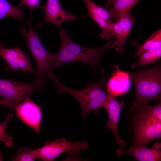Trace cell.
I'll return each instance as SVG.
<instances>
[{
	"instance_id": "6da1fadb",
	"label": "cell",
	"mask_w": 161,
	"mask_h": 161,
	"mask_svg": "<svg viewBox=\"0 0 161 161\" xmlns=\"http://www.w3.org/2000/svg\"><path fill=\"white\" fill-rule=\"evenodd\" d=\"M61 46L56 59L52 64L51 71L63 65L72 62H80L89 65L94 74L97 69L100 68L98 63L101 56L106 50L113 48V43L110 42L97 49H91L75 43L68 37L66 31L59 29Z\"/></svg>"
},
{
	"instance_id": "7a4b0ae2",
	"label": "cell",
	"mask_w": 161,
	"mask_h": 161,
	"mask_svg": "<svg viewBox=\"0 0 161 161\" xmlns=\"http://www.w3.org/2000/svg\"><path fill=\"white\" fill-rule=\"evenodd\" d=\"M101 71L103 77L100 81L96 83L89 82L86 88L79 90L65 86L60 82L57 76L53 77L54 84L56 87L58 93L70 94L79 102L81 108L80 115L83 119L89 112L97 115L108 100V95L103 87L106 82L104 72L103 69Z\"/></svg>"
},
{
	"instance_id": "3957f363",
	"label": "cell",
	"mask_w": 161,
	"mask_h": 161,
	"mask_svg": "<svg viewBox=\"0 0 161 161\" xmlns=\"http://www.w3.org/2000/svg\"><path fill=\"white\" fill-rule=\"evenodd\" d=\"M148 104L131 106L129 112V127L134 134L131 146L145 145L161 137V120L149 113Z\"/></svg>"
},
{
	"instance_id": "277c9868",
	"label": "cell",
	"mask_w": 161,
	"mask_h": 161,
	"mask_svg": "<svg viewBox=\"0 0 161 161\" xmlns=\"http://www.w3.org/2000/svg\"><path fill=\"white\" fill-rule=\"evenodd\" d=\"M134 84L136 97L132 106L148 104L151 100L161 101V64L129 73Z\"/></svg>"
},
{
	"instance_id": "5b68a950",
	"label": "cell",
	"mask_w": 161,
	"mask_h": 161,
	"mask_svg": "<svg viewBox=\"0 0 161 161\" xmlns=\"http://www.w3.org/2000/svg\"><path fill=\"white\" fill-rule=\"evenodd\" d=\"M45 75L38 76L32 82L22 83L12 79H0V95L11 105L9 109L12 112L14 108L26 99L34 92L43 90L46 83Z\"/></svg>"
},
{
	"instance_id": "8992f818",
	"label": "cell",
	"mask_w": 161,
	"mask_h": 161,
	"mask_svg": "<svg viewBox=\"0 0 161 161\" xmlns=\"http://www.w3.org/2000/svg\"><path fill=\"white\" fill-rule=\"evenodd\" d=\"M88 143L85 141L72 142L62 137L51 142L47 141L44 145L35 149L37 159L44 161H52L61 154L67 151L66 161H80L79 153L87 148Z\"/></svg>"
},
{
	"instance_id": "52a82bcc",
	"label": "cell",
	"mask_w": 161,
	"mask_h": 161,
	"mask_svg": "<svg viewBox=\"0 0 161 161\" xmlns=\"http://www.w3.org/2000/svg\"><path fill=\"white\" fill-rule=\"evenodd\" d=\"M27 23L29 30L27 32L24 28H22L20 32L25 37L26 44L36 61L38 68V76L45 75L49 78H52L53 75L50 70L52 62L56 59V54L50 53L43 46L32 26L31 17Z\"/></svg>"
},
{
	"instance_id": "ba28073f",
	"label": "cell",
	"mask_w": 161,
	"mask_h": 161,
	"mask_svg": "<svg viewBox=\"0 0 161 161\" xmlns=\"http://www.w3.org/2000/svg\"><path fill=\"white\" fill-rule=\"evenodd\" d=\"M0 56L7 64L5 67L6 71L19 70L38 76V70L32 69L27 55L24 53L20 48H6L4 42L1 41L0 43Z\"/></svg>"
},
{
	"instance_id": "9c48e42d",
	"label": "cell",
	"mask_w": 161,
	"mask_h": 161,
	"mask_svg": "<svg viewBox=\"0 0 161 161\" xmlns=\"http://www.w3.org/2000/svg\"><path fill=\"white\" fill-rule=\"evenodd\" d=\"M17 117L36 132L40 131L42 112L39 106L33 102L30 97L14 108Z\"/></svg>"
},
{
	"instance_id": "30bf717a",
	"label": "cell",
	"mask_w": 161,
	"mask_h": 161,
	"mask_svg": "<svg viewBox=\"0 0 161 161\" xmlns=\"http://www.w3.org/2000/svg\"><path fill=\"white\" fill-rule=\"evenodd\" d=\"M124 106L123 101H119L113 96L108 95V100L103 107L107 111L109 117V120L105 127L112 131L115 136L116 143L121 148H124L126 142L120 137L117 126L121 111Z\"/></svg>"
},
{
	"instance_id": "8fae6325",
	"label": "cell",
	"mask_w": 161,
	"mask_h": 161,
	"mask_svg": "<svg viewBox=\"0 0 161 161\" xmlns=\"http://www.w3.org/2000/svg\"><path fill=\"white\" fill-rule=\"evenodd\" d=\"M45 13L44 19L37 26L42 27L45 23H50L56 25L59 29L64 21L67 20H74L75 16L69 14L62 8L59 0H47L46 5L42 6L41 9Z\"/></svg>"
},
{
	"instance_id": "7c38bea8",
	"label": "cell",
	"mask_w": 161,
	"mask_h": 161,
	"mask_svg": "<svg viewBox=\"0 0 161 161\" xmlns=\"http://www.w3.org/2000/svg\"><path fill=\"white\" fill-rule=\"evenodd\" d=\"M135 17L127 13L121 16L114 23L116 39L113 43V48L117 52L124 51V46L134 24Z\"/></svg>"
},
{
	"instance_id": "4fadbf2b",
	"label": "cell",
	"mask_w": 161,
	"mask_h": 161,
	"mask_svg": "<svg viewBox=\"0 0 161 161\" xmlns=\"http://www.w3.org/2000/svg\"><path fill=\"white\" fill-rule=\"evenodd\" d=\"M161 143L157 141L150 148L145 145H131L127 151L117 149L116 154L118 156L128 154L139 161H160L161 159Z\"/></svg>"
},
{
	"instance_id": "5bb4252c",
	"label": "cell",
	"mask_w": 161,
	"mask_h": 161,
	"mask_svg": "<svg viewBox=\"0 0 161 161\" xmlns=\"http://www.w3.org/2000/svg\"><path fill=\"white\" fill-rule=\"evenodd\" d=\"M114 67L115 71L113 72L106 85L108 94L114 97L126 93L130 86L129 74L120 70L117 65Z\"/></svg>"
},
{
	"instance_id": "9a60e30c",
	"label": "cell",
	"mask_w": 161,
	"mask_h": 161,
	"mask_svg": "<svg viewBox=\"0 0 161 161\" xmlns=\"http://www.w3.org/2000/svg\"><path fill=\"white\" fill-rule=\"evenodd\" d=\"M140 0H115L113 6L108 11L111 18L117 20L122 15L130 13L131 8Z\"/></svg>"
},
{
	"instance_id": "2e32d148",
	"label": "cell",
	"mask_w": 161,
	"mask_h": 161,
	"mask_svg": "<svg viewBox=\"0 0 161 161\" xmlns=\"http://www.w3.org/2000/svg\"><path fill=\"white\" fill-rule=\"evenodd\" d=\"M139 59L136 63L132 65V68L138 66L140 67H144L146 65L156 61L161 57V48L147 50L139 55Z\"/></svg>"
},
{
	"instance_id": "e0dca14e",
	"label": "cell",
	"mask_w": 161,
	"mask_h": 161,
	"mask_svg": "<svg viewBox=\"0 0 161 161\" xmlns=\"http://www.w3.org/2000/svg\"><path fill=\"white\" fill-rule=\"evenodd\" d=\"M134 44L137 47L135 57L147 50L161 48V30L160 29L153 33L142 45Z\"/></svg>"
},
{
	"instance_id": "ac0fdd59",
	"label": "cell",
	"mask_w": 161,
	"mask_h": 161,
	"mask_svg": "<svg viewBox=\"0 0 161 161\" xmlns=\"http://www.w3.org/2000/svg\"><path fill=\"white\" fill-rule=\"evenodd\" d=\"M25 15L20 8L12 5L7 0H0V19L7 17L23 18Z\"/></svg>"
},
{
	"instance_id": "d6986e66",
	"label": "cell",
	"mask_w": 161,
	"mask_h": 161,
	"mask_svg": "<svg viewBox=\"0 0 161 161\" xmlns=\"http://www.w3.org/2000/svg\"><path fill=\"white\" fill-rule=\"evenodd\" d=\"M86 4L88 13L98 16L104 19L111 20V17L108 10L99 6L91 0H83Z\"/></svg>"
},
{
	"instance_id": "ffe728a7",
	"label": "cell",
	"mask_w": 161,
	"mask_h": 161,
	"mask_svg": "<svg viewBox=\"0 0 161 161\" xmlns=\"http://www.w3.org/2000/svg\"><path fill=\"white\" fill-rule=\"evenodd\" d=\"M37 159L35 150L21 147L12 159L15 161H33Z\"/></svg>"
},
{
	"instance_id": "44dd1931",
	"label": "cell",
	"mask_w": 161,
	"mask_h": 161,
	"mask_svg": "<svg viewBox=\"0 0 161 161\" xmlns=\"http://www.w3.org/2000/svg\"><path fill=\"white\" fill-rule=\"evenodd\" d=\"M13 116L12 113L7 115L6 120L0 123V141L2 142L7 147L11 146L13 145L12 138L7 135L6 132V129L7 123Z\"/></svg>"
},
{
	"instance_id": "7402d4cb",
	"label": "cell",
	"mask_w": 161,
	"mask_h": 161,
	"mask_svg": "<svg viewBox=\"0 0 161 161\" xmlns=\"http://www.w3.org/2000/svg\"><path fill=\"white\" fill-rule=\"evenodd\" d=\"M40 0H22L17 6L20 8L24 6H27L29 8L30 10V16L33 9L36 8L41 9L42 6L40 4Z\"/></svg>"
},
{
	"instance_id": "603a6c76",
	"label": "cell",
	"mask_w": 161,
	"mask_h": 161,
	"mask_svg": "<svg viewBox=\"0 0 161 161\" xmlns=\"http://www.w3.org/2000/svg\"><path fill=\"white\" fill-rule=\"evenodd\" d=\"M148 109L150 114L157 119L161 120V101L153 106H148Z\"/></svg>"
},
{
	"instance_id": "cb8c5ba5",
	"label": "cell",
	"mask_w": 161,
	"mask_h": 161,
	"mask_svg": "<svg viewBox=\"0 0 161 161\" xmlns=\"http://www.w3.org/2000/svg\"><path fill=\"white\" fill-rule=\"evenodd\" d=\"M115 0H107L106 3L101 7L106 10H108L110 5Z\"/></svg>"
},
{
	"instance_id": "d4e9b609",
	"label": "cell",
	"mask_w": 161,
	"mask_h": 161,
	"mask_svg": "<svg viewBox=\"0 0 161 161\" xmlns=\"http://www.w3.org/2000/svg\"><path fill=\"white\" fill-rule=\"evenodd\" d=\"M0 105H6L9 107H10V106L9 102L2 98L0 99Z\"/></svg>"
},
{
	"instance_id": "484cf974",
	"label": "cell",
	"mask_w": 161,
	"mask_h": 161,
	"mask_svg": "<svg viewBox=\"0 0 161 161\" xmlns=\"http://www.w3.org/2000/svg\"><path fill=\"white\" fill-rule=\"evenodd\" d=\"M1 160V156H0V160Z\"/></svg>"
}]
</instances>
